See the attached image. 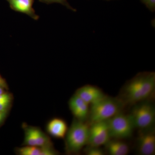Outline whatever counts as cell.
<instances>
[{
  "label": "cell",
  "instance_id": "6da1fadb",
  "mask_svg": "<svg viewBox=\"0 0 155 155\" xmlns=\"http://www.w3.org/2000/svg\"><path fill=\"white\" fill-rule=\"evenodd\" d=\"M155 89V72H140L125 84L122 99L131 104L146 101L153 94Z\"/></svg>",
  "mask_w": 155,
  "mask_h": 155
},
{
  "label": "cell",
  "instance_id": "7a4b0ae2",
  "mask_svg": "<svg viewBox=\"0 0 155 155\" xmlns=\"http://www.w3.org/2000/svg\"><path fill=\"white\" fill-rule=\"evenodd\" d=\"M125 103L121 98L106 95L91 104L88 119L90 124L107 121L122 112Z\"/></svg>",
  "mask_w": 155,
  "mask_h": 155
},
{
  "label": "cell",
  "instance_id": "3957f363",
  "mask_svg": "<svg viewBox=\"0 0 155 155\" xmlns=\"http://www.w3.org/2000/svg\"><path fill=\"white\" fill-rule=\"evenodd\" d=\"M89 126L83 121L75 119L67 130L66 147L69 153H76L88 143Z\"/></svg>",
  "mask_w": 155,
  "mask_h": 155
},
{
  "label": "cell",
  "instance_id": "277c9868",
  "mask_svg": "<svg viewBox=\"0 0 155 155\" xmlns=\"http://www.w3.org/2000/svg\"><path fill=\"white\" fill-rule=\"evenodd\" d=\"M129 114L135 128L141 130L153 128L155 121V108L146 101L137 103Z\"/></svg>",
  "mask_w": 155,
  "mask_h": 155
},
{
  "label": "cell",
  "instance_id": "5b68a950",
  "mask_svg": "<svg viewBox=\"0 0 155 155\" xmlns=\"http://www.w3.org/2000/svg\"><path fill=\"white\" fill-rule=\"evenodd\" d=\"M111 138L123 139L129 138L135 127L130 115L122 112L107 120Z\"/></svg>",
  "mask_w": 155,
  "mask_h": 155
},
{
  "label": "cell",
  "instance_id": "8992f818",
  "mask_svg": "<svg viewBox=\"0 0 155 155\" xmlns=\"http://www.w3.org/2000/svg\"><path fill=\"white\" fill-rule=\"evenodd\" d=\"M88 143L89 146L100 147L105 145L111 137L107 121L90 124Z\"/></svg>",
  "mask_w": 155,
  "mask_h": 155
},
{
  "label": "cell",
  "instance_id": "52a82bcc",
  "mask_svg": "<svg viewBox=\"0 0 155 155\" xmlns=\"http://www.w3.org/2000/svg\"><path fill=\"white\" fill-rule=\"evenodd\" d=\"M153 128L141 130L137 139V150L142 155H153L155 153V134Z\"/></svg>",
  "mask_w": 155,
  "mask_h": 155
},
{
  "label": "cell",
  "instance_id": "ba28073f",
  "mask_svg": "<svg viewBox=\"0 0 155 155\" xmlns=\"http://www.w3.org/2000/svg\"><path fill=\"white\" fill-rule=\"evenodd\" d=\"M69 109L76 119L84 122L88 119L89 113V105L80 97L73 95L69 100Z\"/></svg>",
  "mask_w": 155,
  "mask_h": 155
},
{
  "label": "cell",
  "instance_id": "9c48e42d",
  "mask_svg": "<svg viewBox=\"0 0 155 155\" xmlns=\"http://www.w3.org/2000/svg\"><path fill=\"white\" fill-rule=\"evenodd\" d=\"M75 94L89 105L95 103L106 96L101 89L91 85L81 87L76 91Z\"/></svg>",
  "mask_w": 155,
  "mask_h": 155
},
{
  "label": "cell",
  "instance_id": "30bf717a",
  "mask_svg": "<svg viewBox=\"0 0 155 155\" xmlns=\"http://www.w3.org/2000/svg\"><path fill=\"white\" fill-rule=\"evenodd\" d=\"M9 3L10 8L16 12L26 14L35 20L39 17L36 14L33 8L35 0H6Z\"/></svg>",
  "mask_w": 155,
  "mask_h": 155
},
{
  "label": "cell",
  "instance_id": "8fae6325",
  "mask_svg": "<svg viewBox=\"0 0 155 155\" xmlns=\"http://www.w3.org/2000/svg\"><path fill=\"white\" fill-rule=\"evenodd\" d=\"M68 127L63 119L55 118L52 119L47 125V130L51 135L58 138H64L66 136Z\"/></svg>",
  "mask_w": 155,
  "mask_h": 155
},
{
  "label": "cell",
  "instance_id": "7c38bea8",
  "mask_svg": "<svg viewBox=\"0 0 155 155\" xmlns=\"http://www.w3.org/2000/svg\"><path fill=\"white\" fill-rule=\"evenodd\" d=\"M105 145L110 155H126L129 152V147L127 143L119 139L110 140Z\"/></svg>",
  "mask_w": 155,
  "mask_h": 155
},
{
  "label": "cell",
  "instance_id": "4fadbf2b",
  "mask_svg": "<svg viewBox=\"0 0 155 155\" xmlns=\"http://www.w3.org/2000/svg\"><path fill=\"white\" fill-rule=\"evenodd\" d=\"M32 128L37 146L43 147L52 144L49 138L41 129L32 126Z\"/></svg>",
  "mask_w": 155,
  "mask_h": 155
},
{
  "label": "cell",
  "instance_id": "5bb4252c",
  "mask_svg": "<svg viewBox=\"0 0 155 155\" xmlns=\"http://www.w3.org/2000/svg\"><path fill=\"white\" fill-rule=\"evenodd\" d=\"M20 155H41V148L40 147L28 146L19 148L17 150Z\"/></svg>",
  "mask_w": 155,
  "mask_h": 155
},
{
  "label": "cell",
  "instance_id": "9a60e30c",
  "mask_svg": "<svg viewBox=\"0 0 155 155\" xmlns=\"http://www.w3.org/2000/svg\"><path fill=\"white\" fill-rule=\"evenodd\" d=\"M41 2L45 3V4H53V3H59V4H61L65 7H67V8L70 9L72 10V11L75 12L76 11V9L72 8V6H70L69 3L68 2L67 0H39Z\"/></svg>",
  "mask_w": 155,
  "mask_h": 155
},
{
  "label": "cell",
  "instance_id": "2e32d148",
  "mask_svg": "<svg viewBox=\"0 0 155 155\" xmlns=\"http://www.w3.org/2000/svg\"><path fill=\"white\" fill-rule=\"evenodd\" d=\"M86 154L87 155H103L104 151L99 147H89L86 150Z\"/></svg>",
  "mask_w": 155,
  "mask_h": 155
},
{
  "label": "cell",
  "instance_id": "e0dca14e",
  "mask_svg": "<svg viewBox=\"0 0 155 155\" xmlns=\"http://www.w3.org/2000/svg\"><path fill=\"white\" fill-rule=\"evenodd\" d=\"M142 3L146 6L151 12L155 11V0H140Z\"/></svg>",
  "mask_w": 155,
  "mask_h": 155
},
{
  "label": "cell",
  "instance_id": "ac0fdd59",
  "mask_svg": "<svg viewBox=\"0 0 155 155\" xmlns=\"http://www.w3.org/2000/svg\"><path fill=\"white\" fill-rule=\"evenodd\" d=\"M12 99V95L8 93L5 92L0 94V103L11 102Z\"/></svg>",
  "mask_w": 155,
  "mask_h": 155
},
{
  "label": "cell",
  "instance_id": "d6986e66",
  "mask_svg": "<svg viewBox=\"0 0 155 155\" xmlns=\"http://www.w3.org/2000/svg\"><path fill=\"white\" fill-rule=\"evenodd\" d=\"M11 102L0 103V112H8L9 106L11 105Z\"/></svg>",
  "mask_w": 155,
  "mask_h": 155
},
{
  "label": "cell",
  "instance_id": "ffe728a7",
  "mask_svg": "<svg viewBox=\"0 0 155 155\" xmlns=\"http://www.w3.org/2000/svg\"><path fill=\"white\" fill-rule=\"evenodd\" d=\"M7 112H0V125L4 122L7 116Z\"/></svg>",
  "mask_w": 155,
  "mask_h": 155
},
{
  "label": "cell",
  "instance_id": "44dd1931",
  "mask_svg": "<svg viewBox=\"0 0 155 155\" xmlns=\"http://www.w3.org/2000/svg\"><path fill=\"white\" fill-rule=\"evenodd\" d=\"M0 87H2L5 88H7L8 87L6 81L2 77L1 75H0Z\"/></svg>",
  "mask_w": 155,
  "mask_h": 155
},
{
  "label": "cell",
  "instance_id": "7402d4cb",
  "mask_svg": "<svg viewBox=\"0 0 155 155\" xmlns=\"http://www.w3.org/2000/svg\"><path fill=\"white\" fill-rule=\"evenodd\" d=\"M5 87H0V94H2L6 92L5 91Z\"/></svg>",
  "mask_w": 155,
  "mask_h": 155
},
{
  "label": "cell",
  "instance_id": "603a6c76",
  "mask_svg": "<svg viewBox=\"0 0 155 155\" xmlns=\"http://www.w3.org/2000/svg\"><path fill=\"white\" fill-rule=\"evenodd\" d=\"M106 1H110V0H106Z\"/></svg>",
  "mask_w": 155,
  "mask_h": 155
}]
</instances>
